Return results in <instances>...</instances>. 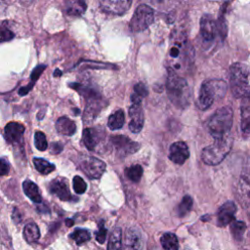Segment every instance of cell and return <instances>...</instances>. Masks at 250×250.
Instances as JSON below:
<instances>
[{
  "label": "cell",
  "instance_id": "obj_1",
  "mask_svg": "<svg viewBox=\"0 0 250 250\" xmlns=\"http://www.w3.org/2000/svg\"><path fill=\"white\" fill-rule=\"evenodd\" d=\"M166 92L170 102L178 108H186L191 99L190 88L185 78L173 70H168Z\"/></svg>",
  "mask_w": 250,
  "mask_h": 250
},
{
  "label": "cell",
  "instance_id": "obj_2",
  "mask_svg": "<svg viewBox=\"0 0 250 250\" xmlns=\"http://www.w3.org/2000/svg\"><path fill=\"white\" fill-rule=\"evenodd\" d=\"M190 46L185 33L180 32L177 36L174 35L171 40V45L168 51V62L171 65L169 70H180L184 65H188L190 60Z\"/></svg>",
  "mask_w": 250,
  "mask_h": 250
},
{
  "label": "cell",
  "instance_id": "obj_3",
  "mask_svg": "<svg viewBox=\"0 0 250 250\" xmlns=\"http://www.w3.org/2000/svg\"><path fill=\"white\" fill-rule=\"evenodd\" d=\"M228 85L221 79H210L202 83L196 104L201 110L209 108L216 100H220L225 97L227 93Z\"/></svg>",
  "mask_w": 250,
  "mask_h": 250
},
{
  "label": "cell",
  "instance_id": "obj_4",
  "mask_svg": "<svg viewBox=\"0 0 250 250\" xmlns=\"http://www.w3.org/2000/svg\"><path fill=\"white\" fill-rule=\"evenodd\" d=\"M232 122L233 112L231 107L223 106L211 116L207 127L211 136L215 140H219L229 136Z\"/></svg>",
  "mask_w": 250,
  "mask_h": 250
},
{
  "label": "cell",
  "instance_id": "obj_5",
  "mask_svg": "<svg viewBox=\"0 0 250 250\" xmlns=\"http://www.w3.org/2000/svg\"><path fill=\"white\" fill-rule=\"evenodd\" d=\"M249 70L241 62H234L229 67V84L235 98H243L249 92Z\"/></svg>",
  "mask_w": 250,
  "mask_h": 250
},
{
  "label": "cell",
  "instance_id": "obj_6",
  "mask_svg": "<svg viewBox=\"0 0 250 250\" xmlns=\"http://www.w3.org/2000/svg\"><path fill=\"white\" fill-rule=\"evenodd\" d=\"M232 146L230 136L215 140V142L203 148L201 152L202 161L207 165H218L228 155Z\"/></svg>",
  "mask_w": 250,
  "mask_h": 250
},
{
  "label": "cell",
  "instance_id": "obj_7",
  "mask_svg": "<svg viewBox=\"0 0 250 250\" xmlns=\"http://www.w3.org/2000/svg\"><path fill=\"white\" fill-rule=\"evenodd\" d=\"M154 20V12L146 4L139 5L130 21L129 27L132 32H141L146 29Z\"/></svg>",
  "mask_w": 250,
  "mask_h": 250
},
{
  "label": "cell",
  "instance_id": "obj_8",
  "mask_svg": "<svg viewBox=\"0 0 250 250\" xmlns=\"http://www.w3.org/2000/svg\"><path fill=\"white\" fill-rule=\"evenodd\" d=\"M79 167L90 179H100L105 170V163L97 157L86 155L80 159Z\"/></svg>",
  "mask_w": 250,
  "mask_h": 250
},
{
  "label": "cell",
  "instance_id": "obj_9",
  "mask_svg": "<svg viewBox=\"0 0 250 250\" xmlns=\"http://www.w3.org/2000/svg\"><path fill=\"white\" fill-rule=\"evenodd\" d=\"M131 4L130 0H104L100 2V8L106 14L121 16L129 10Z\"/></svg>",
  "mask_w": 250,
  "mask_h": 250
},
{
  "label": "cell",
  "instance_id": "obj_10",
  "mask_svg": "<svg viewBox=\"0 0 250 250\" xmlns=\"http://www.w3.org/2000/svg\"><path fill=\"white\" fill-rule=\"evenodd\" d=\"M110 141L114 147L117 149L118 153L121 155H127L136 152L139 149V144L131 141L128 137L117 135L110 138Z\"/></svg>",
  "mask_w": 250,
  "mask_h": 250
},
{
  "label": "cell",
  "instance_id": "obj_11",
  "mask_svg": "<svg viewBox=\"0 0 250 250\" xmlns=\"http://www.w3.org/2000/svg\"><path fill=\"white\" fill-rule=\"evenodd\" d=\"M49 190L62 201H70L73 199L64 178L57 177L52 180L49 184Z\"/></svg>",
  "mask_w": 250,
  "mask_h": 250
},
{
  "label": "cell",
  "instance_id": "obj_12",
  "mask_svg": "<svg viewBox=\"0 0 250 250\" xmlns=\"http://www.w3.org/2000/svg\"><path fill=\"white\" fill-rule=\"evenodd\" d=\"M24 126L20 122H9L4 128V137L7 143L12 145H17L21 143L23 139Z\"/></svg>",
  "mask_w": 250,
  "mask_h": 250
},
{
  "label": "cell",
  "instance_id": "obj_13",
  "mask_svg": "<svg viewBox=\"0 0 250 250\" xmlns=\"http://www.w3.org/2000/svg\"><path fill=\"white\" fill-rule=\"evenodd\" d=\"M189 157V149L185 142H175L169 148V159L179 165H182Z\"/></svg>",
  "mask_w": 250,
  "mask_h": 250
},
{
  "label": "cell",
  "instance_id": "obj_14",
  "mask_svg": "<svg viewBox=\"0 0 250 250\" xmlns=\"http://www.w3.org/2000/svg\"><path fill=\"white\" fill-rule=\"evenodd\" d=\"M217 23L211 15L205 14L200 19V35L206 42L213 41L217 31Z\"/></svg>",
  "mask_w": 250,
  "mask_h": 250
},
{
  "label": "cell",
  "instance_id": "obj_15",
  "mask_svg": "<svg viewBox=\"0 0 250 250\" xmlns=\"http://www.w3.org/2000/svg\"><path fill=\"white\" fill-rule=\"evenodd\" d=\"M236 212V205L232 201H227L218 210L217 213V225L219 227H225L230 224Z\"/></svg>",
  "mask_w": 250,
  "mask_h": 250
},
{
  "label": "cell",
  "instance_id": "obj_16",
  "mask_svg": "<svg viewBox=\"0 0 250 250\" xmlns=\"http://www.w3.org/2000/svg\"><path fill=\"white\" fill-rule=\"evenodd\" d=\"M129 116H130V122H129V129L132 133H140L144 126V111L142 109L141 104H134L129 108Z\"/></svg>",
  "mask_w": 250,
  "mask_h": 250
},
{
  "label": "cell",
  "instance_id": "obj_17",
  "mask_svg": "<svg viewBox=\"0 0 250 250\" xmlns=\"http://www.w3.org/2000/svg\"><path fill=\"white\" fill-rule=\"evenodd\" d=\"M240 112L242 134L244 137H250V93L242 98Z\"/></svg>",
  "mask_w": 250,
  "mask_h": 250
},
{
  "label": "cell",
  "instance_id": "obj_18",
  "mask_svg": "<svg viewBox=\"0 0 250 250\" xmlns=\"http://www.w3.org/2000/svg\"><path fill=\"white\" fill-rule=\"evenodd\" d=\"M124 250H142V235L138 229L130 228L125 233Z\"/></svg>",
  "mask_w": 250,
  "mask_h": 250
},
{
  "label": "cell",
  "instance_id": "obj_19",
  "mask_svg": "<svg viewBox=\"0 0 250 250\" xmlns=\"http://www.w3.org/2000/svg\"><path fill=\"white\" fill-rule=\"evenodd\" d=\"M57 131L64 136H72L76 132V125L73 120L66 116H62L56 121Z\"/></svg>",
  "mask_w": 250,
  "mask_h": 250
},
{
  "label": "cell",
  "instance_id": "obj_20",
  "mask_svg": "<svg viewBox=\"0 0 250 250\" xmlns=\"http://www.w3.org/2000/svg\"><path fill=\"white\" fill-rule=\"evenodd\" d=\"M22 189H23V192L25 193V195L31 201H33L36 204H41L42 196H41L39 188L35 183L31 182L30 180H25L22 183Z\"/></svg>",
  "mask_w": 250,
  "mask_h": 250
},
{
  "label": "cell",
  "instance_id": "obj_21",
  "mask_svg": "<svg viewBox=\"0 0 250 250\" xmlns=\"http://www.w3.org/2000/svg\"><path fill=\"white\" fill-rule=\"evenodd\" d=\"M23 238L24 240L29 243H35L40 238V231L38 226L34 222L27 223L23 228Z\"/></svg>",
  "mask_w": 250,
  "mask_h": 250
},
{
  "label": "cell",
  "instance_id": "obj_22",
  "mask_svg": "<svg viewBox=\"0 0 250 250\" xmlns=\"http://www.w3.org/2000/svg\"><path fill=\"white\" fill-rule=\"evenodd\" d=\"M87 8V5L84 1L75 0V1H67L65 3V11L69 16L79 17L82 15Z\"/></svg>",
  "mask_w": 250,
  "mask_h": 250
},
{
  "label": "cell",
  "instance_id": "obj_23",
  "mask_svg": "<svg viewBox=\"0 0 250 250\" xmlns=\"http://www.w3.org/2000/svg\"><path fill=\"white\" fill-rule=\"evenodd\" d=\"M125 122V115L122 109L115 110L112 114L109 115L107 120V127L110 130H118L123 127Z\"/></svg>",
  "mask_w": 250,
  "mask_h": 250
},
{
  "label": "cell",
  "instance_id": "obj_24",
  "mask_svg": "<svg viewBox=\"0 0 250 250\" xmlns=\"http://www.w3.org/2000/svg\"><path fill=\"white\" fill-rule=\"evenodd\" d=\"M82 142L86 148H88L89 150H94L99 142L96 131L92 128L84 129L82 133Z\"/></svg>",
  "mask_w": 250,
  "mask_h": 250
},
{
  "label": "cell",
  "instance_id": "obj_25",
  "mask_svg": "<svg viewBox=\"0 0 250 250\" xmlns=\"http://www.w3.org/2000/svg\"><path fill=\"white\" fill-rule=\"evenodd\" d=\"M107 250H122V230L120 228H114L110 232Z\"/></svg>",
  "mask_w": 250,
  "mask_h": 250
},
{
  "label": "cell",
  "instance_id": "obj_26",
  "mask_svg": "<svg viewBox=\"0 0 250 250\" xmlns=\"http://www.w3.org/2000/svg\"><path fill=\"white\" fill-rule=\"evenodd\" d=\"M160 243L164 250H179V241L175 233L165 232L160 238Z\"/></svg>",
  "mask_w": 250,
  "mask_h": 250
},
{
  "label": "cell",
  "instance_id": "obj_27",
  "mask_svg": "<svg viewBox=\"0 0 250 250\" xmlns=\"http://www.w3.org/2000/svg\"><path fill=\"white\" fill-rule=\"evenodd\" d=\"M45 68H46V65L40 64V65H37V66L32 70V73H31V75H30V82H29L26 86H24V87H22V88H21V89L19 90V94H20L21 96L26 95V94L31 90V88L33 87L34 83H35L36 80L39 78V76L42 74V72L44 71Z\"/></svg>",
  "mask_w": 250,
  "mask_h": 250
},
{
  "label": "cell",
  "instance_id": "obj_28",
  "mask_svg": "<svg viewBox=\"0 0 250 250\" xmlns=\"http://www.w3.org/2000/svg\"><path fill=\"white\" fill-rule=\"evenodd\" d=\"M33 164H34L35 169L42 175L50 174L56 169V166L53 163H51L43 158H37V157L33 158Z\"/></svg>",
  "mask_w": 250,
  "mask_h": 250
},
{
  "label": "cell",
  "instance_id": "obj_29",
  "mask_svg": "<svg viewBox=\"0 0 250 250\" xmlns=\"http://www.w3.org/2000/svg\"><path fill=\"white\" fill-rule=\"evenodd\" d=\"M147 89L145 86L144 83H137L134 86V92L131 95V101L134 104H141L142 100L146 97L147 95Z\"/></svg>",
  "mask_w": 250,
  "mask_h": 250
},
{
  "label": "cell",
  "instance_id": "obj_30",
  "mask_svg": "<svg viewBox=\"0 0 250 250\" xmlns=\"http://www.w3.org/2000/svg\"><path fill=\"white\" fill-rule=\"evenodd\" d=\"M126 177L134 183H138L143 176V167L140 164H134L125 169Z\"/></svg>",
  "mask_w": 250,
  "mask_h": 250
},
{
  "label": "cell",
  "instance_id": "obj_31",
  "mask_svg": "<svg viewBox=\"0 0 250 250\" xmlns=\"http://www.w3.org/2000/svg\"><path fill=\"white\" fill-rule=\"evenodd\" d=\"M69 237L73 239L77 245H81L91 238V233L85 229H76L69 234Z\"/></svg>",
  "mask_w": 250,
  "mask_h": 250
},
{
  "label": "cell",
  "instance_id": "obj_32",
  "mask_svg": "<svg viewBox=\"0 0 250 250\" xmlns=\"http://www.w3.org/2000/svg\"><path fill=\"white\" fill-rule=\"evenodd\" d=\"M246 229V225L242 221H235L230 224V232L236 240H241Z\"/></svg>",
  "mask_w": 250,
  "mask_h": 250
},
{
  "label": "cell",
  "instance_id": "obj_33",
  "mask_svg": "<svg viewBox=\"0 0 250 250\" xmlns=\"http://www.w3.org/2000/svg\"><path fill=\"white\" fill-rule=\"evenodd\" d=\"M192 198L189 196V195H185L182 199V201L180 202V204L178 205V208H177V212H178V215L180 217H184L185 215H187L191 207H192Z\"/></svg>",
  "mask_w": 250,
  "mask_h": 250
},
{
  "label": "cell",
  "instance_id": "obj_34",
  "mask_svg": "<svg viewBox=\"0 0 250 250\" xmlns=\"http://www.w3.org/2000/svg\"><path fill=\"white\" fill-rule=\"evenodd\" d=\"M34 146L40 151H44V150L47 149L48 143H47L46 136L43 132H41V131H36L35 132V134H34Z\"/></svg>",
  "mask_w": 250,
  "mask_h": 250
},
{
  "label": "cell",
  "instance_id": "obj_35",
  "mask_svg": "<svg viewBox=\"0 0 250 250\" xmlns=\"http://www.w3.org/2000/svg\"><path fill=\"white\" fill-rule=\"evenodd\" d=\"M72 186H73V189L77 194H82L86 191L87 188V185L85 183V181L80 177V176H75L72 180Z\"/></svg>",
  "mask_w": 250,
  "mask_h": 250
},
{
  "label": "cell",
  "instance_id": "obj_36",
  "mask_svg": "<svg viewBox=\"0 0 250 250\" xmlns=\"http://www.w3.org/2000/svg\"><path fill=\"white\" fill-rule=\"evenodd\" d=\"M106 233H107V229H105L104 227V221L100 222L99 224V229L97 230L96 232V240L103 244L104 241H105V238H106Z\"/></svg>",
  "mask_w": 250,
  "mask_h": 250
},
{
  "label": "cell",
  "instance_id": "obj_37",
  "mask_svg": "<svg viewBox=\"0 0 250 250\" xmlns=\"http://www.w3.org/2000/svg\"><path fill=\"white\" fill-rule=\"evenodd\" d=\"M14 36L15 34L11 31L10 28H8V26H6L5 22H3L1 25V41H10Z\"/></svg>",
  "mask_w": 250,
  "mask_h": 250
},
{
  "label": "cell",
  "instance_id": "obj_38",
  "mask_svg": "<svg viewBox=\"0 0 250 250\" xmlns=\"http://www.w3.org/2000/svg\"><path fill=\"white\" fill-rule=\"evenodd\" d=\"M9 169H10V166H9L8 161H7L4 157H2V158H1V169H0V171H1V176L7 175L8 172H9Z\"/></svg>",
  "mask_w": 250,
  "mask_h": 250
},
{
  "label": "cell",
  "instance_id": "obj_39",
  "mask_svg": "<svg viewBox=\"0 0 250 250\" xmlns=\"http://www.w3.org/2000/svg\"><path fill=\"white\" fill-rule=\"evenodd\" d=\"M62 149V146L61 145H59L58 143H55V144H52L51 146V152L52 153H59L61 150Z\"/></svg>",
  "mask_w": 250,
  "mask_h": 250
},
{
  "label": "cell",
  "instance_id": "obj_40",
  "mask_svg": "<svg viewBox=\"0 0 250 250\" xmlns=\"http://www.w3.org/2000/svg\"><path fill=\"white\" fill-rule=\"evenodd\" d=\"M13 220H14V222H16L17 224L20 223L21 220V216L19 210L16 209V208L14 209V212H13Z\"/></svg>",
  "mask_w": 250,
  "mask_h": 250
},
{
  "label": "cell",
  "instance_id": "obj_41",
  "mask_svg": "<svg viewBox=\"0 0 250 250\" xmlns=\"http://www.w3.org/2000/svg\"><path fill=\"white\" fill-rule=\"evenodd\" d=\"M65 224H66L67 227H71V226L73 225V221L70 220V219H66V220H65Z\"/></svg>",
  "mask_w": 250,
  "mask_h": 250
},
{
  "label": "cell",
  "instance_id": "obj_42",
  "mask_svg": "<svg viewBox=\"0 0 250 250\" xmlns=\"http://www.w3.org/2000/svg\"><path fill=\"white\" fill-rule=\"evenodd\" d=\"M54 75H55V76H59V75H61V71H59V69H56V71H55Z\"/></svg>",
  "mask_w": 250,
  "mask_h": 250
}]
</instances>
